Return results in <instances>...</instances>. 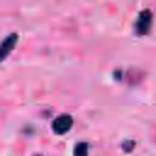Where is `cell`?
I'll list each match as a JSON object with an SVG mask.
<instances>
[{
    "label": "cell",
    "mask_w": 156,
    "mask_h": 156,
    "mask_svg": "<svg viewBox=\"0 0 156 156\" xmlns=\"http://www.w3.org/2000/svg\"><path fill=\"white\" fill-rule=\"evenodd\" d=\"M134 145H135V144H134V141H132V140H128V141H124L122 146H123V150H124V151L129 152V151H132V149L134 147Z\"/></svg>",
    "instance_id": "5"
},
{
    "label": "cell",
    "mask_w": 156,
    "mask_h": 156,
    "mask_svg": "<svg viewBox=\"0 0 156 156\" xmlns=\"http://www.w3.org/2000/svg\"><path fill=\"white\" fill-rule=\"evenodd\" d=\"M88 155V144L79 143L74 147V156H87Z\"/></svg>",
    "instance_id": "4"
},
{
    "label": "cell",
    "mask_w": 156,
    "mask_h": 156,
    "mask_svg": "<svg viewBox=\"0 0 156 156\" xmlns=\"http://www.w3.org/2000/svg\"><path fill=\"white\" fill-rule=\"evenodd\" d=\"M152 24V13L150 10H144L139 13L136 23H135V32L138 35H145L149 33Z\"/></svg>",
    "instance_id": "1"
},
{
    "label": "cell",
    "mask_w": 156,
    "mask_h": 156,
    "mask_svg": "<svg viewBox=\"0 0 156 156\" xmlns=\"http://www.w3.org/2000/svg\"><path fill=\"white\" fill-rule=\"evenodd\" d=\"M73 119L69 115H61L52 122V130L57 134H65L72 128Z\"/></svg>",
    "instance_id": "2"
},
{
    "label": "cell",
    "mask_w": 156,
    "mask_h": 156,
    "mask_svg": "<svg viewBox=\"0 0 156 156\" xmlns=\"http://www.w3.org/2000/svg\"><path fill=\"white\" fill-rule=\"evenodd\" d=\"M17 34H15V33H12V34H10V35H7L4 40H2V43H1V49H0V51H1V60H5L6 58V56L13 50V48H15V45H16V43H17Z\"/></svg>",
    "instance_id": "3"
}]
</instances>
